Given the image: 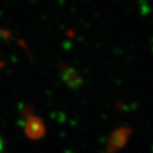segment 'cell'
I'll list each match as a JSON object with an SVG mask.
<instances>
[{
  "mask_svg": "<svg viewBox=\"0 0 153 153\" xmlns=\"http://www.w3.org/2000/svg\"><path fill=\"white\" fill-rule=\"evenodd\" d=\"M131 129L128 127H118L111 132L106 143V153H115L124 147L130 137Z\"/></svg>",
  "mask_w": 153,
  "mask_h": 153,
  "instance_id": "1",
  "label": "cell"
},
{
  "mask_svg": "<svg viewBox=\"0 0 153 153\" xmlns=\"http://www.w3.org/2000/svg\"><path fill=\"white\" fill-rule=\"evenodd\" d=\"M24 129H25L26 135L32 139L41 138L44 136L46 131L44 122L39 116L36 115H29L27 117Z\"/></svg>",
  "mask_w": 153,
  "mask_h": 153,
  "instance_id": "2",
  "label": "cell"
},
{
  "mask_svg": "<svg viewBox=\"0 0 153 153\" xmlns=\"http://www.w3.org/2000/svg\"><path fill=\"white\" fill-rule=\"evenodd\" d=\"M61 76L69 87L79 88L82 84V79L76 69L71 66L64 65L61 67Z\"/></svg>",
  "mask_w": 153,
  "mask_h": 153,
  "instance_id": "3",
  "label": "cell"
},
{
  "mask_svg": "<svg viewBox=\"0 0 153 153\" xmlns=\"http://www.w3.org/2000/svg\"><path fill=\"white\" fill-rule=\"evenodd\" d=\"M1 149H2V141L0 140V150H1Z\"/></svg>",
  "mask_w": 153,
  "mask_h": 153,
  "instance_id": "4",
  "label": "cell"
}]
</instances>
